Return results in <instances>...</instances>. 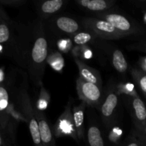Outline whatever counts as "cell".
<instances>
[{
    "instance_id": "cell-23",
    "label": "cell",
    "mask_w": 146,
    "mask_h": 146,
    "mask_svg": "<svg viewBox=\"0 0 146 146\" xmlns=\"http://www.w3.org/2000/svg\"><path fill=\"white\" fill-rule=\"evenodd\" d=\"M137 137L143 145L146 146V123L140 131H135Z\"/></svg>"
},
{
    "instance_id": "cell-3",
    "label": "cell",
    "mask_w": 146,
    "mask_h": 146,
    "mask_svg": "<svg viewBox=\"0 0 146 146\" xmlns=\"http://www.w3.org/2000/svg\"><path fill=\"white\" fill-rule=\"evenodd\" d=\"M94 17L110 23L117 30L128 36L143 35L146 32L145 29L142 26L135 22L132 19L120 13L107 11L96 14Z\"/></svg>"
},
{
    "instance_id": "cell-21",
    "label": "cell",
    "mask_w": 146,
    "mask_h": 146,
    "mask_svg": "<svg viewBox=\"0 0 146 146\" xmlns=\"http://www.w3.org/2000/svg\"><path fill=\"white\" fill-rule=\"evenodd\" d=\"M141 141L137 137L136 134H133V135H131V136L128 137L125 141L121 143L118 144L117 146H142Z\"/></svg>"
},
{
    "instance_id": "cell-8",
    "label": "cell",
    "mask_w": 146,
    "mask_h": 146,
    "mask_svg": "<svg viewBox=\"0 0 146 146\" xmlns=\"http://www.w3.org/2000/svg\"><path fill=\"white\" fill-rule=\"evenodd\" d=\"M131 117L136 131H138L146 123V106L139 96H128Z\"/></svg>"
},
{
    "instance_id": "cell-17",
    "label": "cell",
    "mask_w": 146,
    "mask_h": 146,
    "mask_svg": "<svg viewBox=\"0 0 146 146\" xmlns=\"http://www.w3.org/2000/svg\"><path fill=\"white\" fill-rule=\"evenodd\" d=\"M64 4L65 1L64 0H48L44 1L39 6L38 12L44 18H47L60 11Z\"/></svg>"
},
{
    "instance_id": "cell-10",
    "label": "cell",
    "mask_w": 146,
    "mask_h": 146,
    "mask_svg": "<svg viewBox=\"0 0 146 146\" xmlns=\"http://www.w3.org/2000/svg\"><path fill=\"white\" fill-rule=\"evenodd\" d=\"M74 60L78 67L80 78L87 82L92 83L102 88V78L98 71L88 66L79 58H76Z\"/></svg>"
},
{
    "instance_id": "cell-24",
    "label": "cell",
    "mask_w": 146,
    "mask_h": 146,
    "mask_svg": "<svg viewBox=\"0 0 146 146\" xmlns=\"http://www.w3.org/2000/svg\"><path fill=\"white\" fill-rule=\"evenodd\" d=\"M128 48H131V49L137 50V51L146 53V41H139V42L135 43L132 45H130Z\"/></svg>"
},
{
    "instance_id": "cell-9",
    "label": "cell",
    "mask_w": 146,
    "mask_h": 146,
    "mask_svg": "<svg viewBox=\"0 0 146 146\" xmlns=\"http://www.w3.org/2000/svg\"><path fill=\"white\" fill-rule=\"evenodd\" d=\"M34 113L39 126L40 135L42 146H56L52 131L48 125L44 114L34 106Z\"/></svg>"
},
{
    "instance_id": "cell-28",
    "label": "cell",
    "mask_w": 146,
    "mask_h": 146,
    "mask_svg": "<svg viewBox=\"0 0 146 146\" xmlns=\"http://www.w3.org/2000/svg\"><path fill=\"white\" fill-rule=\"evenodd\" d=\"M144 20H145V21L146 22V11L145 13V15H144Z\"/></svg>"
},
{
    "instance_id": "cell-13",
    "label": "cell",
    "mask_w": 146,
    "mask_h": 146,
    "mask_svg": "<svg viewBox=\"0 0 146 146\" xmlns=\"http://www.w3.org/2000/svg\"><path fill=\"white\" fill-rule=\"evenodd\" d=\"M85 138L86 146H108L101 128L94 122H89Z\"/></svg>"
},
{
    "instance_id": "cell-6",
    "label": "cell",
    "mask_w": 146,
    "mask_h": 146,
    "mask_svg": "<svg viewBox=\"0 0 146 146\" xmlns=\"http://www.w3.org/2000/svg\"><path fill=\"white\" fill-rule=\"evenodd\" d=\"M76 90L78 98L86 105L98 107L103 100L102 88L92 83L87 82L82 78L76 80Z\"/></svg>"
},
{
    "instance_id": "cell-14",
    "label": "cell",
    "mask_w": 146,
    "mask_h": 146,
    "mask_svg": "<svg viewBox=\"0 0 146 146\" xmlns=\"http://www.w3.org/2000/svg\"><path fill=\"white\" fill-rule=\"evenodd\" d=\"M76 2L82 8L98 14L108 11L113 7L115 1L112 0H80Z\"/></svg>"
},
{
    "instance_id": "cell-5",
    "label": "cell",
    "mask_w": 146,
    "mask_h": 146,
    "mask_svg": "<svg viewBox=\"0 0 146 146\" xmlns=\"http://www.w3.org/2000/svg\"><path fill=\"white\" fill-rule=\"evenodd\" d=\"M119 104V96L115 86H111L107 91L106 96L101 106V116L103 123L107 128L112 126L115 121L117 110Z\"/></svg>"
},
{
    "instance_id": "cell-22",
    "label": "cell",
    "mask_w": 146,
    "mask_h": 146,
    "mask_svg": "<svg viewBox=\"0 0 146 146\" xmlns=\"http://www.w3.org/2000/svg\"><path fill=\"white\" fill-rule=\"evenodd\" d=\"M26 2L24 0H0V5H7L9 7H19Z\"/></svg>"
},
{
    "instance_id": "cell-19",
    "label": "cell",
    "mask_w": 146,
    "mask_h": 146,
    "mask_svg": "<svg viewBox=\"0 0 146 146\" xmlns=\"http://www.w3.org/2000/svg\"><path fill=\"white\" fill-rule=\"evenodd\" d=\"M131 75L146 98V72L141 69L133 68L131 70Z\"/></svg>"
},
{
    "instance_id": "cell-11",
    "label": "cell",
    "mask_w": 146,
    "mask_h": 146,
    "mask_svg": "<svg viewBox=\"0 0 146 146\" xmlns=\"http://www.w3.org/2000/svg\"><path fill=\"white\" fill-rule=\"evenodd\" d=\"M86 104L83 101L78 105L75 106L72 108L73 118L75 125L76 132L78 141H82L85 138V124H84V118H85V111Z\"/></svg>"
},
{
    "instance_id": "cell-15",
    "label": "cell",
    "mask_w": 146,
    "mask_h": 146,
    "mask_svg": "<svg viewBox=\"0 0 146 146\" xmlns=\"http://www.w3.org/2000/svg\"><path fill=\"white\" fill-rule=\"evenodd\" d=\"M16 24L9 17H4L0 19V44H7L9 45L12 42L15 36Z\"/></svg>"
},
{
    "instance_id": "cell-18",
    "label": "cell",
    "mask_w": 146,
    "mask_h": 146,
    "mask_svg": "<svg viewBox=\"0 0 146 146\" xmlns=\"http://www.w3.org/2000/svg\"><path fill=\"white\" fill-rule=\"evenodd\" d=\"M111 61L114 68L120 74H125L128 68V62L121 50L113 48L111 51Z\"/></svg>"
},
{
    "instance_id": "cell-29",
    "label": "cell",
    "mask_w": 146,
    "mask_h": 146,
    "mask_svg": "<svg viewBox=\"0 0 146 146\" xmlns=\"http://www.w3.org/2000/svg\"><path fill=\"white\" fill-rule=\"evenodd\" d=\"M7 146H11V145H10V144H9V143H8V144H7Z\"/></svg>"
},
{
    "instance_id": "cell-16",
    "label": "cell",
    "mask_w": 146,
    "mask_h": 146,
    "mask_svg": "<svg viewBox=\"0 0 146 146\" xmlns=\"http://www.w3.org/2000/svg\"><path fill=\"white\" fill-rule=\"evenodd\" d=\"M54 26L61 32L70 35H74L80 30L79 24L74 19L65 16L55 19Z\"/></svg>"
},
{
    "instance_id": "cell-26",
    "label": "cell",
    "mask_w": 146,
    "mask_h": 146,
    "mask_svg": "<svg viewBox=\"0 0 146 146\" xmlns=\"http://www.w3.org/2000/svg\"><path fill=\"white\" fill-rule=\"evenodd\" d=\"M141 70L146 72V56L143 58L141 60Z\"/></svg>"
},
{
    "instance_id": "cell-1",
    "label": "cell",
    "mask_w": 146,
    "mask_h": 146,
    "mask_svg": "<svg viewBox=\"0 0 146 146\" xmlns=\"http://www.w3.org/2000/svg\"><path fill=\"white\" fill-rule=\"evenodd\" d=\"M7 51L20 66L27 70L36 86H42L48 56V42L41 21L22 27L16 24L15 36Z\"/></svg>"
},
{
    "instance_id": "cell-4",
    "label": "cell",
    "mask_w": 146,
    "mask_h": 146,
    "mask_svg": "<svg viewBox=\"0 0 146 146\" xmlns=\"http://www.w3.org/2000/svg\"><path fill=\"white\" fill-rule=\"evenodd\" d=\"M81 22L90 33L103 39L116 40L128 36L117 30L110 23L95 17L83 18Z\"/></svg>"
},
{
    "instance_id": "cell-12",
    "label": "cell",
    "mask_w": 146,
    "mask_h": 146,
    "mask_svg": "<svg viewBox=\"0 0 146 146\" xmlns=\"http://www.w3.org/2000/svg\"><path fill=\"white\" fill-rule=\"evenodd\" d=\"M10 96L6 86L0 84V127L6 131L9 122Z\"/></svg>"
},
{
    "instance_id": "cell-7",
    "label": "cell",
    "mask_w": 146,
    "mask_h": 146,
    "mask_svg": "<svg viewBox=\"0 0 146 146\" xmlns=\"http://www.w3.org/2000/svg\"><path fill=\"white\" fill-rule=\"evenodd\" d=\"M71 104L68 103L62 115L58 118L55 125V133L57 137L70 135L75 140H78L74 123L73 113H71Z\"/></svg>"
},
{
    "instance_id": "cell-2",
    "label": "cell",
    "mask_w": 146,
    "mask_h": 146,
    "mask_svg": "<svg viewBox=\"0 0 146 146\" xmlns=\"http://www.w3.org/2000/svg\"><path fill=\"white\" fill-rule=\"evenodd\" d=\"M14 100L16 106L28 124L34 146H42L39 126L34 113V105L30 98L26 86L22 85L16 91Z\"/></svg>"
},
{
    "instance_id": "cell-27",
    "label": "cell",
    "mask_w": 146,
    "mask_h": 146,
    "mask_svg": "<svg viewBox=\"0 0 146 146\" xmlns=\"http://www.w3.org/2000/svg\"><path fill=\"white\" fill-rule=\"evenodd\" d=\"M8 15L7 14V13L5 12L4 9L2 8V6L0 5V19L2 18H4V17H7Z\"/></svg>"
},
{
    "instance_id": "cell-20",
    "label": "cell",
    "mask_w": 146,
    "mask_h": 146,
    "mask_svg": "<svg viewBox=\"0 0 146 146\" xmlns=\"http://www.w3.org/2000/svg\"><path fill=\"white\" fill-rule=\"evenodd\" d=\"M94 34L89 32H78L72 36V41L76 45H84L91 41Z\"/></svg>"
},
{
    "instance_id": "cell-25",
    "label": "cell",
    "mask_w": 146,
    "mask_h": 146,
    "mask_svg": "<svg viewBox=\"0 0 146 146\" xmlns=\"http://www.w3.org/2000/svg\"><path fill=\"white\" fill-rule=\"evenodd\" d=\"M8 143V135L7 133L0 127V146H7Z\"/></svg>"
}]
</instances>
